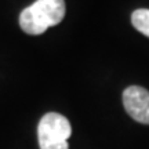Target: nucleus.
Segmentation results:
<instances>
[{"mask_svg": "<svg viewBox=\"0 0 149 149\" xmlns=\"http://www.w3.org/2000/svg\"><path fill=\"white\" fill-rule=\"evenodd\" d=\"M66 13L65 0H36L19 14V26L28 35H42L58 25Z\"/></svg>", "mask_w": 149, "mask_h": 149, "instance_id": "1", "label": "nucleus"}, {"mask_svg": "<svg viewBox=\"0 0 149 149\" xmlns=\"http://www.w3.org/2000/svg\"><path fill=\"white\" fill-rule=\"evenodd\" d=\"M72 134L69 120L57 112H48L40 119L37 138L40 149H69L68 138Z\"/></svg>", "mask_w": 149, "mask_h": 149, "instance_id": "2", "label": "nucleus"}, {"mask_svg": "<svg viewBox=\"0 0 149 149\" xmlns=\"http://www.w3.org/2000/svg\"><path fill=\"white\" fill-rule=\"evenodd\" d=\"M124 109L135 122L149 124V91L139 86H130L123 93Z\"/></svg>", "mask_w": 149, "mask_h": 149, "instance_id": "3", "label": "nucleus"}, {"mask_svg": "<svg viewBox=\"0 0 149 149\" xmlns=\"http://www.w3.org/2000/svg\"><path fill=\"white\" fill-rule=\"evenodd\" d=\"M131 24L142 35L149 37V10L148 8H138L131 14Z\"/></svg>", "mask_w": 149, "mask_h": 149, "instance_id": "4", "label": "nucleus"}]
</instances>
